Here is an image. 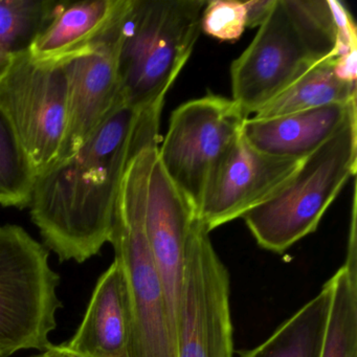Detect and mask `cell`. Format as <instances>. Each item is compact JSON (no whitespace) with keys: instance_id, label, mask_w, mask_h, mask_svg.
<instances>
[{"instance_id":"cell-1","label":"cell","mask_w":357,"mask_h":357,"mask_svg":"<svg viewBox=\"0 0 357 357\" xmlns=\"http://www.w3.org/2000/svg\"><path fill=\"white\" fill-rule=\"evenodd\" d=\"M162 109L121 99L74 155L37 175L31 218L60 262L84 263L110 241L125 171L137 152L160 143Z\"/></svg>"},{"instance_id":"cell-2","label":"cell","mask_w":357,"mask_h":357,"mask_svg":"<svg viewBox=\"0 0 357 357\" xmlns=\"http://www.w3.org/2000/svg\"><path fill=\"white\" fill-rule=\"evenodd\" d=\"M331 0H275L252 43L231 63L233 101L246 119L314 64L337 58Z\"/></svg>"},{"instance_id":"cell-3","label":"cell","mask_w":357,"mask_h":357,"mask_svg":"<svg viewBox=\"0 0 357 357\" xmlns=\"http://www.w3.org/2000/svg\"><path fill=\"white\" fill-rule=\"evenodd\" d=\"M204 0H127L120 26L121 96L137 109L164 107L202 30Z\"/></svg>"},{"instance_id":"cell-4","label":"cell","mask_w":357,"mask_h":357,"mask_svg":"<svg viewBox=\"0 0 357 357\" xmlns=\"http://www.w3.org/2000/svg\"><path fill=\"white\" fill-rule=\"evenodd\" d=\"M158 144L137 152L129 162L114 210L109 243L128 290L130 357H176L162 280L145 231L148 178Z\"/></svg>"},{"instance_id":"cell-5","label":"cell","mask_w":357,"mask_h":357,"mask_svg":"<svg viewBox=\"0 0 357 357\" xmlns=\"http://www.w3.org/2000/svg\"><path fill=\"white\" fill-rule=\"evenodd\" d=\"M356 114L304 158L275 194L242 216L261 248L281 254L317 231L326 211L356 173Z\"/></svg>"},{"instance_id":"cell-6","label":"cell","mask_w":357,"mask_h":357,"mask_svg":"<svg viewBox=\"0 0 357 357\" xmlns=\"http://www.w3.org/2000/svg\"><path fill=\"white\" fill-rule=\"evenodd\" d=\"M50 252L24 227L0 225V356L47 351L62 307Z\"/></svg>"},{"instance_id":"cell-7","label":"cell","mask_w":357,"mask_h":357,"mask_svg":"<svg viewBox=\"0 0 357 357\" xmlns=\"http://www.w3.org/2000/svg\"><path fill=\"white\" fill-rule=\"evenodd\" d=\"M63 64L35 61L30 53L13 56L0 81V112L37 175L59 160L66 130Z\"/></svg>"},{"instance_id":"cell-8","label":"cell","mask_w":357,"mask_h":357,"mask_svg":"<svg viewBox=\"0 0 357 357\" xmlns=\"http://www.w3.org/2000/svg\"><path fill=\"white\" fill-rule=\"evenodd\" d=\"M245 119L233 100L214 95L185 102L171 114L158 160L195 214L211 175L241 135Z\"/></svg>"},{"instance_id":"cell-9","label":"cell","mask_w":357,"mask_h":357,"mask_svg":"<svg viewBox=\"0 0 357 357\" xmlns=\"http://www.w3.org/2000/svg\"><path fill=\"white\" fill-rule=\"evenodd\" d=\"M183 273L176 357H234L229 271L196 217Z\"/></svg>"},{"instance_id":"cell-10","label":"cell","mask_w":357,"mask_h":357,"mask_svg":"<svg viewBox=\"0 0 357 357\" xmlns=\"http://www.w3.org/2000/svg\"><path fill=\"white\" fill-rule=\"evenodd\" d=\"M301 162L262 153L240 135L211 175L196 210V219L211 231L242 218L275 194Z\"/></svg>"},{"instance_id":"cell-11","label":"cell","mask_w":357,"mask_h":357,"mask_svg":"<svg viewBox=\"0 0 357 357\" xmlns=\"http://www.w3.org/2000/svg\"><path fill=\"white\" fill-rule=\"evenodd\" d=\"M122 13L107 34L89 51L64 62L66 130L59 160L74 155L123 99L119 50Z\"/></svg>"},{"instance_id":"cell-12","label":"cell","mask_w":357,"mask_h":357,"mask_svg":"<svg viewBox=\"0 0 357 357\" xmlns=\"http://www.w3.org/2000/svg\"><path fill=\"white\" fill-rule=\"evenodd\" d=\"M195 217L191 202L169 178L156 152L148 178L145 231L164 288L175 352L183 298L185 250Z\"/></svg>"},{"instance_id":"cell-13","label":"cell","mask_w":357,"mask_h":357,"mask_svg":"<svg viewBox=\"0 0 357 357\" xmlns=\"http://www.w3.org/2000/svg\"><path fill=\"white\" fill-rule=\"evenodd\" d=\"M357 112L356 100L273 118H248L241 137L273 158L303 160L331 139Z\"/></svg>"},{"instance_id":"cell-14","label":"cell","mask_w":357,"mask_h":357,"mask_svg":"<svg viewBox=\"0 0 357 357\" xmlns=\"http://www.w3.org/2000/svg\"><path fill=\"white\" fill-rule=\"evenodd\" d=\"M130 336L128 290L114 261L98 279L76 333L64 344L83 357H130Z\"/></svg>"},{"instance_id":"cell-15","label":"cell","mask_w":357,"mask_h":357,"mask_svg":"<svg viewBox=\"0 0 357 357\" xmlns=\"http://www.w3.org/2000/svg\"><path fill=\"white\" fill-rule=\"evenodd\" d=\"M126 0L59 1L55 15L31 45L35 61L62 64L89 51L112 28Z\"/></svg>"},{"instance_id":"cell-16","label":"cell","mask_w":357,"mask_h":357,"mask_svg":"<svg viewBox=\"0 0 357 357\" xmlns=\"http://www.w3.org/2000/svg\"><path fill=\"white\" fill-rule=\"evenodd\" d=\"M331 302V286L324 284L321 291L301 307L273 334L240 357H321Z\"/></svg>"},{"instance_id":"cell-17","label":"cell","mask_w":357,"mask_h":357,"mask_svg":"<svg viewBox=\"0 0 357 357\" xmlns=\"http://www.w3.org/2000/svg\"><path fill=\"white\" fill-rule=\"evenodd\" d=\"M331 302L321 357H357V231H349L346 261L328 280Z\"/></svg>"},{"instance_id":"cell-18","label":"cell","mask_w":357,"mask_h":357,"mask_svg":"<svg viewBox=\"0 0 357 357\" xmlns=\"http://www.w3.org/2000/svg\"><path fill=\"white\" fill-rule=\"evenodd\" d=\"M334 60L335 58L331 57L317 62L283 93L263 106L254 114L255 118L285 116L356 100V83L347 82L336 76Z\"/></svg>"},{"instance_id":"cell-19","label":"cell","mask_w":357,"mask_h":357,"mask_svg":"<svg viewBox=\"0 0 357 357\" xmlns=\"http://www.w3.org/2000/svg\"><path fill=\"white\" fill-rule=\"evenodd\" d=\"M59 1L0 0V47L11 56L26 53L55 15Z\"/></svg>"},{"instance_id":"cell-20","label":"cell","mask_w":357,"mask_h":357,"mask_svg":"<svg viewBox=\"0 0 357 357\" xmlns=\"http://www.w3.org/2000/svg\"><path fill=\"white\" fill-rule=\"evenodd\" d=\"M36 173L0 112V206L24 208L32 199Z\"/></svg>"},{"instance_id":"cell-21","label":"cell","mask_w":357,"mask_h":357,"mask_svg":"<svg viewBox=\"0 0 357 357\" xmlns=\"http://www.w3.org/2000/svg\"><path fill=\"white\" fill-rule=\"evenodd\" d=\"M246 29V12L243 1L214 0L202 11V30L221 41H236Z\"/></svg>"},{"instance_id":"cell-22","label":"cell","mask_w":357,"mask_h":357,"mask_svg":"<svg viewBox=\"0 0 357 357\" xmlns=\"http://www.w3.org/2000/svg\"><path fill=\"white\" fill-rule=\"evenodd\" d=\"M246 12V28H260L271 15L275 0H248L243 1Z\"/></svg>"},{"instance_id":"cell-23","label":"cell","mask_w":357,"mask_h":357,"mask_svg":"<svg viewBox=\"0 0 357 357\" xmlns=\"http://www.w3.org/2000/svg\"><path fill=\"white\" fill-rule=\"evenodd\" d=\"M47 352L51 357H83L77 353L73 352L72 350L66 346V344H53L47 349Z\"/></svg>"},{"instance_id":"cell-24","label":"cell","mask_w":357,"mask_h":357,"mask_svg":"<svg viewBox=\"0 0 357 357\" xmlns=\"http://www.w3.org/2000/svg\"><path fill=\"white\" fill-rule=\"evenodd\" d=\"M12 59H13V56L10 55L5 50L0 47V81H1L3 77L5 76L6 73H7L8 68H9L10 64H11Z\"/></svg>"},{"instance_id":"cell-25","label":"cell","mask_w":357,"mask_h":357,"mask_svg":"<svg viewBox=\"0 0 357 357\" xmlns=\"http://www.w3.org/2000/svg\"><path fill=\"white\" fill-rule=\"evenodd\" d=\"M31 357H51L50 356L49 353L47 352V351H45V352H41L40 354L34 355V356Z\"/></svg>"},{"instance_id":"cell-26","label":"cell","mask_w":357,"mask_h":357,"mask_svg":"<svg viewBox=\"0 0 357 357\" xmlns=\"http://www.w3.org/2000/svg\"><path fill=\"white\" fill-rule=\"evenodd\" d=\"M0 357H1V356H0Z\"/></svg>"}]
</instances>
